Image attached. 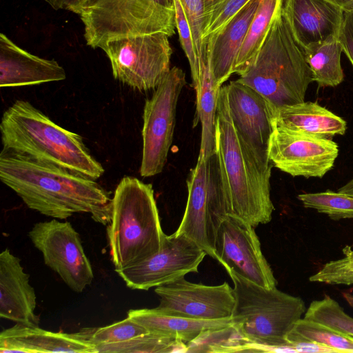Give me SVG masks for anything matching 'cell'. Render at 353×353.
<instances>
[{
	"mask_svg": "<svg viewBox=\"0 0 353 353\" xmlns=\"http://www.w3.org/2000/svg\"><path fill=\"white\" fill-rule=\"evenodd\" d=\"M0 179L31 210L65 220L88 213L104 225L110 221V192L95 179L27 155L2 149Z\"/></svg>",
	"mask_w": 353,
	"mask_h": 353,
	"instance_id": "obj_1",
	"label": "cell"
},
{
	"mask_svg": "<svg viewBox=\"0 0 353 353\" xmlns=\"http://www.w3.org/2000/svg\"><path fill=\"white\" fill-rule=\"evenodd\" d=\"M215 141L219 180L228 214L254 228L269 223L274 210L270 196L273 165L258 157L236 130L225 86L219 92Z\"/></svg>",
	"mask_w": 353,
	"mask_h": 353,
	"instance_id": "obj_2",
	"label": "cell"
},
{
	"mask_svg": "<svg viewBox=\"0 0 353 353\" xmlns=\"http://www.w3.org/2000/svg\"><path fill=\"white\" fill-rule=\"evenodd\" d=\"M0 131L3 149L95 180L105 172L81 136L57 125L27 101L17 100L3 112Z\"/></svg>",
	"mask_w": 353,
	"mask_h": 353,
	"instance_id": "obj_3",
	"label": "cell"
},
{
	"mask_svg": "<svg viewBox=\"0 0 353 353\" xmlns=\"http://www.w3.org/2000/svg\"><path fill=\"white\" fill-rule=\"evenodd\" d=\"M165 235L152 185L134 176L122 178L112 198L107 225L110 255L116 272L157 253Z\"/></svg>",
	"mask_w": 353,
	"mask_h": 353,
	"instance_id": "obj_4",
	"label": "cell"
},
{
	"mask_svg": "<svg viewBox=\"0 0 353 353\" xmlns=\"http://www.w3.org/2000/svg\"><path fill=\"white\" fill-rule=\"evenodd\" d=\"M276 109L303 102L312 72L296 40L283 5L250 65L238 79Z\"/></svg>",
	"mask_w": 353,
	"mask_h": 353,
	"instance_id": "obj_5",
	"label": "cell"
},
{
	"mask_svg": "<svg viewBox=\"0 0 353 353\" xmlns=\"http://www.w3.org/2000/svg\"><path fill=\"white\" fill-rule=\"evenodd\" d=\"M234 284L233 325L259 352H292L285 336L306 312L304 301L228 272Z\"/></svg>",
	"mask_w": 353,
	"mask_h": 353,
	"instance_id": "obj_6",
	"label": "cell"
},
{
	"mask_svg": "<svg viewBox=\"0 0 353 353\" xmlns=\"http://www.w3.org/2000/svg\"><path fill=\"white\" fill-rule=\"evenodd\" d=\"M79 14L86 43L93 48L124 37H170L176 28L174 0H87Z\"/></svg>",
	"mask_w": 353,
	"mask_h": 353,
	"instance_id": "obj_7",
	"label": "cell"
},
{
	"mask_svg": "<svg viewBox=\"0 0 353 353\" xmlns=\"http://www.w3.org/2000/svg\"><path fill=\"white\" fill-rule=\"evenodd\" d=\"M188 200L175 235L183 236L216 260L215 244L219 228L228 210L219 180L215 154L198 157L187 179Z\"/></svg>",
	"mask_w": 353,
	"mask_h": 353,
	"instance_id": "obj_8",
	"label": "cell"
},
{
	"mask_svg": "<svg viewBox=\"0 0 353 353\" xmlns=\"http://www.w3.org/2000/svg\"><path fill=\"white\" fill-rule=\"evenodd\" d=\"M163 33L112 39L101 48L108 57L113 77L139 91L154 90L170 71L172 48Z\"/></svg>",
	"mask_w": 353,
	"mask_h": 353,
	"instance_id": "obj_9",
	"label": "cell"
},
{
	"mask_svg": "<svg viewBox=\"0 0 353 353\" xmlns=\"http://www.w3.org/2000/svg\"><path fill=\"white\" fill-rule=\"evenodd\" d=\"M185 83V72L174 66L145 102L139 170L143 177L160 174L164 168L173 139L177 102Z\"/></svg>",
	"mask_w": 353,
	"mask_h": 353,
	"instance_id": "obj_10",
	"label": "cell"
},
{
	"mask_svg": "<svg viewBox=\"0 0 353 353\" xmlns=\"http://www.w3.org/2000/svg\"><path fill=\"white\" fill-rule=\"evenodd\" d=\"M45 264L75 292H82L93 281L91 263L79 233L68 221L53 219L35 223L28 232Z\"/></svg>",
	"mask_w": 353,
	"mask_h": 353,
	"instance_id": "obj_11",
	"label": "cell"
},
{
	"mask_svg": "<svg viewBox=\"0 0 353 353\" xmlns=\"http://www.w3.org/2000/svg\"><path fill=\"white\" fill-rule=\"evenodd\" d=\"M268 154L273 166L292 176L322 178L334 167L339 146L330 138L292 130L274 121Z\"/></svg>",
	"mask_w": 353,
	"mask_h": 353,
	"instance_id": "obj_12",
	"label": "cell"
},
{
	"mask_svg": "<svg viewBox=\"0 0 353 353\" xmlns=\"http://www.w3.org/2000/svg\"><path fill=\"white\" fill-rule=\"evenodd\" d=\"M206 252L190 239L165 234L161 250L147 259L117 272L132 290H148L198 272Z\"/></svg>",
	"mask_w": 353,
	"mask_h": 353,
	"instance_id": "obj_13",
	"label": "cell"
},
{
	"mask_svg": "<svg viewBox=\"0 0 353 353\" xmlns=\"http://www.w3.org/2000/svg\"><path fill=\"white\" fill-rule=\"evenodd\" d=\"M253 226L228 214L216 235V261L228 272L233 271L261 286L274 288L277 281L264 256Z\"/></svg>",
	"mask_w": 353,
	"mask_h": 353,
	"instance_id": "obj_14",
	"label": "cell"
},
{
	"mask_svg": "<svg viewBox=\"0 0 353 353\" xmlns=\"http://www.w3.org/2000/svg\"><path fill=\"white\" fill-rule=\"evenodd\" d=\"M160 311L198 320L230 318L235 305L234 289L224 282L216 285L194 283L183 277L157 287Z\"/></svg>",
	"mask_w": 353,
	"mask_h": 353,
	"instance_id": "obj_15",
	"label": "cell"
},
{
	"mask_svg": "<svg viewBox=\"0 0 353 353\" xmlns=\"http://www.w3.org/2000/svg\"><path fill=\"white\" fill-rule=\"evenodd\" d=\"M233 123L252 150L270 162L268 148L276 108L261 94L239 80L225 85Z\"/></svg>",
	"mask_w": 353,
	"mask_h": 353,
	"instance_id": "obj_16",
	"label": "cell"
},
{
	"mask_svg": "<svg viewBox=\"0 0 353 353\" xmlns=\"http://www.w3.org/2000/svg\"><path fill=\"white\" fill-rule=\"evenodd\" d=\"M283 9L303 48L339 35L345 10L338 5L327 0H283Z\"/></svg>",
	"mask_w": 353,
	"mask_h": 353,
	"instance_id": "obj_17",
	"label": "cell"
},
{
	"mask_svg": "<svg viewBox=\"0 0 353 353\" xmlns=\"http://www.w3.org/2000/svg\"><path fill=\"white\" fill-rule=\"evenodd\" d=\"M21 260L8 248L0 254V316L16 323L39 326L36 294Z\"/></svg>",
	"mask_w": 353,
	"mask_h": 353,
	"instance_id": "obj_18",
	"label": "cell"
},
{
	"mask_svg": "<svg viewBox=\"0 0 353 353\" xmlns=\"http://www.w3.org/2000/svg\"><path fill=\"white\" fill-rule=\"evenodd\" d=\"M65 79V70L55 60L32 54L1 33V88L34 85Z\"/></svg>",
	"mask_w": 353,
	"mask_h": 353,
	"instance_id": "obj_19",
	"label": "cell"
},
{
	"mask_svg": "<svg viewBox=\"0 0 353 353\" xmlns=\"http://www.w3.org/2000/svg\"><path fill=\"white\" fill-rule=\"evenodd\" d=\"M1 353L76 352L97 353L95 345L83 331L54 332L16 323L0 334Z\"/></svg>",
	"mask_w": 353,
	"mask_h": 353,
	"instance_id": "obj_20",
	"label": "cell"
},
{
	"mask_svg": "<svg viewBox=\"0 0 353 353\" xmlns=\"http://www.w3.org/2000/svg\"><path fill=\"white\" fill-rule=\"evenodd\" d=\"M261 0H250L219 30L204 39L210 70L221 86L234 73L236 59Z\"/></svg>",
	"mask_w": 353,
	"mask_h": 353,
	"instance_id": "obj_21",
	"label": "cell"
},
{
	"mask_svg": "<svg viewBox=\"0 0 353 353\" xmlns=\"http://www.w3.org/2000/svg\"><path fill=\"white\" fill-rule=\"evenodd\" d=\"M274 122L292 130L326 138L343 135L347 130L344 119L311 101L277 108Z\"/></svg>",
	"mask_w": 353,
	"mask_h": 353,
	"instance_id": "obj_22",
	"label": "cell"
},
{
	"mask_svg": "<svg viewBox=\"0 0 353 353\" xmlns=\"http://www.w3.org/2000/svg\"><path fill=\"white\" fill-rule=\"evenodd\" d=\"M128 316L150 333L163 335L188 343L208 330L231 325L232 316L219 320H198L172 315L155 308L130 310Z\"/></svg>",
	"mask_w": 353,
	"mask_h": 353,
	"instance_id": "obj_23",
	"label": "cell"
},
{
	"mask_svg": "<svg viewBox=\"0 0 353 353\" xmlns=\"http://www.w3.org/2000/svg\"><path fill=\"white\" fill-rule=\"evenodd\" d=\"M221 88L215 83L208 63L203 65L199 90L196 94V114L194 120V127L199 121L201 125L199 158L208 159L215 154L216 110Z\"/></svg>",
	"mask_w": 353,
	"mask_h": 353,
	"instance_id": "obj_24",
	"label": "cell"
},
{
	"mask_svg": "<svg viewBox=\"0 0 353 353\" xmlns=\"http://www.w3.org/2000/svg\"><path fill=\"white\" fill-rule=\"evenodd\" d=\"M303 49L313 81L321 87H335L343 81V49L339 37H330Z\"/></svg>",
	"mask_w": 353,
	"mask_h": 353,
	"instance_id": "obj_25",
	"label": "cell"
},
{
	"mask_svg": "<svg viewBox=\"0 0 353 353\" xmlns=\"http://www.w3.org/2000/svg\"><path fill=\"white\" fill-rule=\"evenodd\" d=\"M283 0H261L236 59L234 73L245 72L263 43Z\"/></svg>",
	"mask_w": 353,
	"mask_h": 353,
	"instance_id": "obj_26",
	"label": "cell"
},
{
	"mask_svg": "<svg viewBox=\"0 0 353 353\" xmlns=\"http://www.w3.org/2000/svg\"><path fill=\"white\" fill-rule=\"evenodd\" d=\"M187 352H258L236 327L231 325L208 330L187 344Z\"/></svg>",
	"mask_w": 353,
	"mask_h": 353,
	"instance_id": "obj_27",
	"label": "cell"
},
{
	"mask_svg": "<svg viewBox=\"0 0 353 353\" xmlns=\"http://www.w3.org/2000/svg\"><path fill=\"white\" fill-rule=\"evenodd\" d=\"M98 352H187V343L163 335L147 333L130 340L95 346Z\"/></svg>",
	"mask_w": 353,
	"mask_h": 353,
	"instance_id": "obj_28",
	"label": "cell"
},
{
	"mask_svg": "<svg viewBox=\"0 0 353 353\" xmlns=\"http://www.w3.org/2000/svg\"><path fill=\"white\" fill-rule=\"evenodd\" d=\"M306 208L327 214L331 219H353V195L327 190L297 196Z\"/></svg>",
	"mask_w": 353,
	"mask_h": 353,
	"instance_id": "obj_29",
	"label": "cell"
},
{
	"mask_svg": "<svg viewBox=\"0 0 353 353\" xmlns=\"http://www.w3.org/2000/svg\"><path fill=\"white\" fill-rule=\"evenodd\" d=\"M290 332L336 350L338 353H353V336L305 318L296 322Z\"/></svg>",
	"mask_w": 353,
	"mask_h": 353,
	"instance_id": "obj_30",
	"label": "cell"
},
{
	"mask_svg": "<svg viewBox=\"0 0 353 353\" xmlns=\"http://www.w3.org/2000/svg\"><path fill=\"white\" fill-rule=\"evenodd\" d=\"M340 332L353 336V318L345 312L339 303L327 294L311 302L304 317Z\"/></svg>",
	"mask_w": 353,
	"mask_h": 353,
	"instance_id": "obj_31",
	"label": "cell"
},
{
	"mask_svg": "<svg viewBox=\"0 0 353 353\" xmlns=\"http://www.w3.org/2000/svg\"><path fill=\"white\" fill-rule=\"evenodd\" d=\"M83 331L95 346L121 343L149 333L143 325L129 316L105 327Z\"/></svg>",
	"mask_w": 353,
	"mask_h": 353,
	"instance_id": "obj_32",
	"label": "cell"
},
{
	"mask_svg": "<svg viewBox=\"0 0 353 353\" xmlns=\"http://www.w3.org/2000/svg\"><path fill=\"white\" fill-rule=\"evenodd\" d=\"M342 251L344 257L326 263L309 278L310 281L330 285H353V250L350 245H345Z\"/></svg>",
	"mask_w": 353,
	"mask_h": 353,
	"instance_id": "obj_33",
	"label": "cell"
},
{
	"mask_svg": "<svg viewBox=\"0 0 353 353\" xmlns=\"http://www.w3.org/2000/svg\"><path fill=\"white\" fill-rule=\"evenodd\" d=\"M191 28L201 68L208 63L203 35L206 26L205 0H179Z\"/></svg>",
	"mask_w": 353,
	"mask_h": 353,
	"instance_id": "obj_34",
	"label": "cell"
},
{
	"mask_svg": "<svg viewBox=\"0 0 353 353\" xmlns=\"http://www.w3.org/2000/svg\"><path fill=\"white\" fill-rule=\"evenodd\" d=\"M176 27L181 47L188 58L192 79V86L198 93L202 68L196 54L190 26L179 0H174Z\"/></svg>",
	"mask_w": 353,
	"mask_h": 353,
	"instance_id": "obj_35",
	"label": "cell"
},
{
	"mask_svg": "<svg viewBox=\"0 0 353 353\" xmlns=\"http://www.w3.org/2000/svg\"><path fill=\"white\" fill-rule=\"evenodd\" d=\"M250 1L205 0L206 26L203 35V44L205 39L223 28Z\"/></svg>",
	"mask_w": 353,
	"mask_h": 353,
	"instance_id": "obj_36",
	"label": "cell"
},
{
	"mask_svg": "<svg viewBox=\"0 0 353 353\" xmlns=\"http://www.w3.org/2000/svg\"><path fill=\"white\" fill-rule=\"evenodd\" d=\"M285 341L286 344L294 347L297 353H338L332 347L303 339L290 332L285 336Z\"/></svg>",
	"mask_w": 353,
	"mask_h": 353,
	"instance_id": "obj_37",
	"label": "cell"
},
{
	"mask_svg": "<svg viewBox=\"0 0 353 353\" xmlns=\"http://www.w3.org/2000/svg\"><path fill=\"white\" fill-rule=\"evenodd\" d=\"M339 40L343 52L353 66V10L344 11Z\"/></svg>",
	"mask_w": 353,
	"mask_h": 353,
	"instance_id": "obj_38",
	"label": "cell"
},
{
	"mask_svg": "<svg viewBox=\"0 0 353 353\" xmlns=\"http://www.w3.org/2000/svg\"><path fill=\"white\" fill-rule=\"evenodd\" d=\"M54 9H65L79 14L83 0H44Z\"/></svg>",
	"mask_w": 353,
	"mask_h": 353,
	"instance_id": "obj_39",
	"label": "cell"
},
{
	"mask_svg": "<svg viewBox=\"0 0 353 353\" xmlns=\"http://www.w3.org/2000/svg\"><path fill=\"white\" fill-rule=\"evenodd\" d=\"M341 7L345 11L353 10V0H327Z\"/></svg>",
	"mask_w": 353,
	"mask_h": 353,
	"instance_id": "obj_40",
	"label": "cell"
},
{
	"mask_svg": "<svg viewBox=\"0 0 353 353\" xmlns=\"http://www.w3.org/2000/svg\"><path fill=\"white\" fill-rule=\"evenodd\" d=\"M341 294L346 302L353 308V294L345 292H342Z\"/></svg>",
	"mask_w": 353,
	"mask_h": 353,
	"instance_id": "obj_41",
	"label": "cell"
},
{
	"mask_svg": "<svg viewBox=\"0 0 353 353\" xmlns=\"http://www.w3.org/2000/svg\"><path fill=\"white\" fill-rule=\"evenodd\" d=\"M87 0H83V4ZM83 6V5H82Z\"/></svg>",
	"mask_w": 353,
	"mask_h": 353,
	"instance_id": "obj_42",
	"label": "cell"
}]
</instances>
